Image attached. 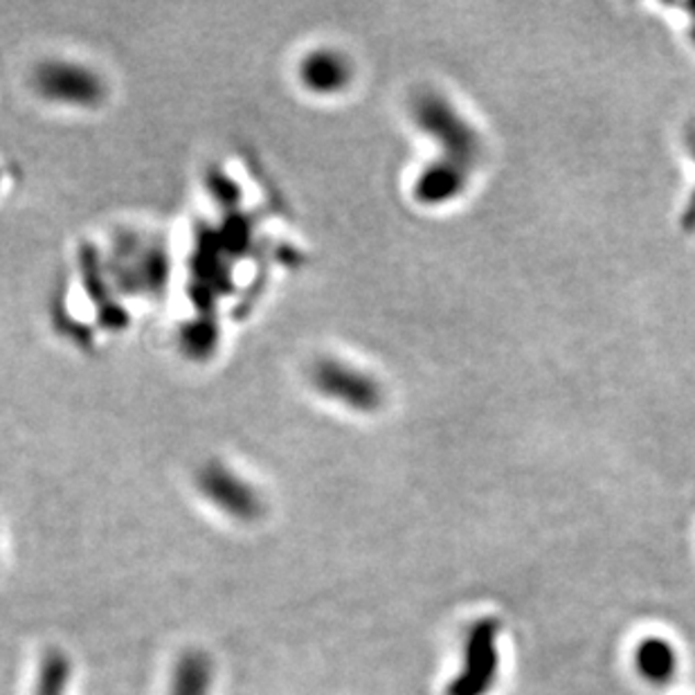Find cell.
<instances>
[{
    "label": "cell",
    "mask_w": 695,
    "mask_h": 695,
    "mask_svg": "<svg viewBox=\"0 0 695 695\" xmlns=\"http://www.w3.org/2000/svg\"><path fill=\"white\" fill-rule=\"evenodd\" d=\"M34 90L45 102L75 109L100 107L107 98L104 77L79 61L51 59L34 72Z\"/></svg>",
    "instance_id": "1"
},
{
    "label": "cell",
    "mask_w": 695,
    "mask_h": 695,
    "mask_svg": "<svg viewBox=\"0 0 695 695\" xmlns=\"http://www.w3.org/2000/svg\"><path fill=\"white\" fill-rule=\"evenodd\" d=\"M309 379L317 394L345 407L369 412L381 403L379 383L345 360L320 358L311 367Z\"/></svg>",
    "instance_id": "2"
},
{
    "label": "cell",
    "mask_w": 695,
    "mask_h": 695,
    "mask_svg": "<svg viewBox=\"0 0 695 695\" xmlns=\"http://www.w3.org/2000/svg\"><path fill=\"white\" fill-rule=\"evenodd\" d=\"M298 77L302 86L315 96H336L349 86L354 70L343 53L334 48H317L300 59Z\"/></svg>",
    "instance_id": "3"
},
{
    "label": "cell",
    "mask_w": 695,
    "mask_h": 695,
    "mask_svg": "<svg viewBox=\"0 0 695 695\" xmlns=\"http://www.w3.org/2000/svg\"><path fill=\"white\" fill-rule=\"evenodd\" d=\"M201 489L212 502H216V506L235 516H253L259 506L257 493L239 475L221 467V463H210L201 473Z\"/></svg>",
    "instance_id": "4"
}]
</instances>
